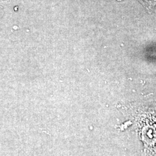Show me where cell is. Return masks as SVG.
Segmentation results:
<instances>
[{
    "instance_id": "6da1fadb",
    "label": "cell",
    "mask_w": 156,
    "mask_h": 156,
    "mask_svg": "<svg viewBox=\"0 0 156 156\" xmlns=\"http://www.w3.org/2000/svg\"><path fill=\"white\" fill-rule=\"evenodd\" d=\"M140 1L147 8H151L156 4V0H140Z\"/></svg>"
}]
</instances>
